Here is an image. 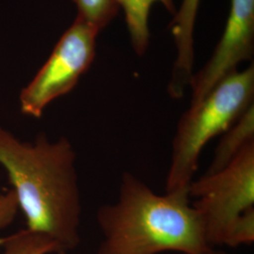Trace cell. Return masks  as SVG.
<instances>
[{
	"label": "cell",
	"mask_w": 254,
	"mask_h": 254,
	"mask_svg": "<svg viewBox=\"0 0 254 254\" xmlns=\"http://www.w3.org/2000/svg\"><path fill=\"white\" fill-rule=\"evenodd\" d=\"M0 166L27 228L51 238L62 254L80 243L82 203L76 153L66 136L22 140L0 125Z\"/></svg>",
	"instance_id": "1"
},
{
	"label": "cell",
	"mask_w": 254,
	"mask_h": 254,
	"mask_svg": "<svg viewBox=\"0 0 254 254\" xmlns=\"http://www.w3.org/2000/svg\"><path fill=\"white\" fill-rule=\"evenodd\" d=\"M190 200L189 191L158 195L133 173H123L118 199L97 212L104 236L98 254L212 251Z\"/></svg>",
	"instance_id": "2"
},
{
	"label": "cell",
	"mask_w": 254,
	"mask_h": 254,
	"mask_svg": "<svg viewBox=\"0 0 254 254\" xmlns=\"http://www.w3.org/2000/svg\"><path fill=\"white\" fill-rule=\"evenodd\" d=\"M254 64L236 71L192 104L177 125L172 158L166 179V193L189 190L200 155L209 141L223 134L254 105Z\"/></svg>",
	"instance_id": "3"
},
{
	"label": "cell",
	"mask_w": 254,
	"mask_h": 254,
	"mask_svg": "<svg viewBox=\"0 0 254 254\" xmlns=\"http://www.w3.org/2000/svg\"><path fill=\"white\" fill-rule=\"evenodd\" d=\"M189 196L200 216L208 245L225 244L236 219L254 207V141L226 168L192 181Z\"/></svg>",
	"instance_id": "4"
},
{
	"label": "cell",
	"mask_w": 254,
	"mask_h": 254,
	"mask_svg": "<svg viewBox=\"0 0 254 254\" xmlns=\"http://www.w3.org/2000/svg\"><path fill=\"white\" fill-rule=\"evenodd\" d=\"M99 32L82 19L75 18L46 64L21 91L19 102L23 114L41 118L49 104L73 90L93 63Z\"/></svg>",
	"instance_id": "5"
},
{
	"label": "cell",
	"mask_w": 254,
	"mask_h": 254,
	"mask_svg": "<svg viewBox=\"0 0 254 254\" xmlns=\"http://www.w3.org/2000/svg\"><path fill=\"white\" fill-rule=\"evenodd\" d=\"M254 49V0H232L226 27L212 57L192 75L190 105L201 100L219 82L251 61Z\"/></svg>",
	"instance_id": "6"
},
{
	"label": "cell",
	"mask_w": 254,
	"mask_h": 254,
	"mask_svg": "<svg viewBox=\"0 0 254 254\" xmlns=\"http://www.w3.org/2000/svg\"><path fill=\"white\" fill-rule=\"evenodd\" d=\"M200 0H182L181 6L173 15L170 29L177 56L173 66L168 92L173 99H180L190 86L194 64L193 32Z\"/></svg>",
	"instance_id": "7"
},
{
	"label": "cell",
	"mask_w": 254,
	"mask_h": 254,
	"mask_svg": "<svg viewBox=\"0 0 254 254\" xmlns=\"http://www.w3.org/2000/svg\"><path fill=\"white\" fill-rule=\"evenodd\" d=\"M221 135L205 174L218 173L226 168L246 146L254 141V105Z\"/></svg>",
	"instance_id": "8"
},
{
	"label": "cell",
	"mask_w": 254,
	"mask_h": 254,
	"mask_svg": "<svg viewBox=\"0 0 254 254\" xmlns=\"http://www.w3.org/2000/svg\"><path fill=\"white\" fill-rule=\"evenodd\" d=\"M117 2L125 11L132 46L139 56L145 53L149 45L148 18L151 7L154 3H161L173 15L176 12L173 0H117Z\"/></svg>",
	"instance_id": "9"
},
{
	"label": "cell",
	"mask_w": 254,
	"mask_h": 254,
	"mask_svg": "<svg viewBox=\"0 0 254 254\" xmlns=\"http://www.w3.org/2000/svg\"><path fill=\"white\" fill-rule=\"evenodd\" d=\"M0 247L2 254H63L51 238L27 228L0 237Z\"/></svg>",
	"instance_id": "10"
},
{
	"label": "cell",
	"mask_w": 254,
	"mask_h": 254,
	"mask_svg": "<svg viewBox=\"0 0 254 254\" xmlns=\"http://www.w3.org/2000/svg\"><path fill=\"white\" fill-rule=\"evenodd\" d=\"M77 16L101 31L118 13L117 0H75Z\"/></svg>",
	"instance_id": "11"
},
{
	"label": "cell",
	"mask_w": 254,
	"mask_h": 254,
	"mask_svg": "<svg viewBox=\"0 0 254 254\" xmlns=\"http://www.w3.org/2000/svg\"><path fill=\"white\" fill-rule=\"evenodd\" d=\"M254 242V207L244 212L231 228L224 245L231 248Z\"/></svg>",
	"instance_id": "12"
},
{
	"label": "cell",
	"mask_w": 254,
	"mask_h": 254,
	"mask_svg": "<svg viewBox=\"0 0 254 254\" xmlns=\"http://www.w3.org/2000/svg\"><path fill=\"white\" fill-rule=\"evenodd\" d=\"M18 203L13 191L0 194V231L10 225L18 213Z\"/></svg>",
	"instance_id": "13"
},
{
	"label": "cell",
	"mask_w": 254,
	"mask_h": 254,
	"mask_svg": "<svg viewBox=\"0 0 254 254\" xmlns=\"http://www.w3.org/2000/svg\"><path fill=\"white\" fill-rule=\"evenodd\" d=\"M216 254L214 253V251H209V252H205V253H201V254Z\"/></svg>",
	"instance_id": "14"
},
{
	"label": "cell",
	"mask_w": 254,
	"mask_h": 254,
	"mask_svg": "<svg viewBox=\"0 0 254 254\" xmlns=\"http://www.w3.org/2000/svg\"><path fill=\"white\" fill-rule=\"evenodd\" d=\"M73 2H75V0H73Z\"/></svg>",
	"instance_id": "15"
}]
</instances>
